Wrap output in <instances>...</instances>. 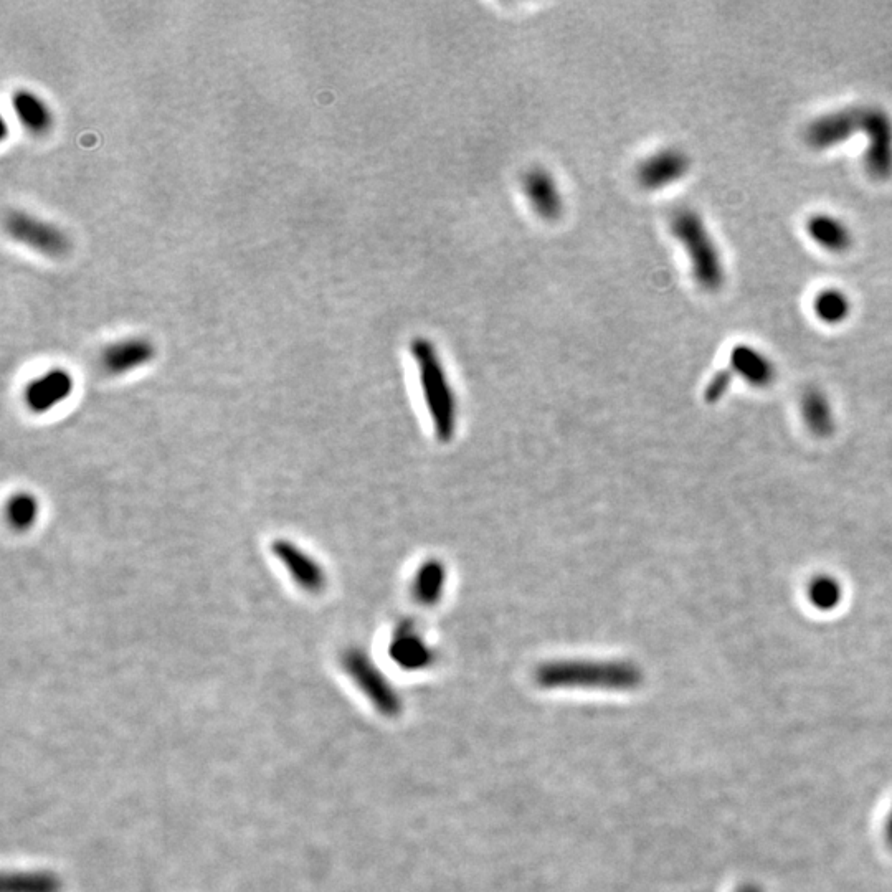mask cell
<instances>
[{"label": "cell", "mask_w": 892, "mask_h": 892, "mask_svg": "<svg viewBox=\"0 0 892 892\" xmlns=\"http://www.w3.org/2000/svg\"><path fill=\"white\" fill-rule=\"evenodd\" d=\"M641 681V669L630 661H552L536 671V683L544 689L630 691L638 688Z\"/></svg>", "instance_id": "cell-1"}, {"label": "cell", "mask_w": 892, "mask_h": 892, "mask_svg": "<svg viewBox=\"0 0 892 892\" xmlns=\"http://www.w3.org/2000/svg\"><path fill=\"white\" fill-rule=\"evenodd\" d=\"M412 356L417 364L418 380L422 385L423 400L427 405L428 417L432 420L435 437L440 442L448 443L455 435L458 410L455 392L442 359L432 342L423 337H417L412 342Z\"/></svg>", "instance_id": "cell-2"}, {"label": "cell", "mask_w": 892, "mask_h": 892, "mask_svg": "<svg viewBox=\"0 0 892 892\" xmlns=\"http://www.w3.org/2000/svg\"><path fill=\"white\" fill-rule=\"evenodd\" d=\"M669 228L688 253L696 283L706 291L721 290L726 273L719 248L712 240L703 217L696 210L679 209L671 215Z\"/></svg>", "instance_id": "cell-3"}, {"label": "cell", "mask_w": 892, "mask_h": 892, "mask_svg": "<svg viewBox=\"0 0 892 892\" xmlns=\"http://www.w3.org/2000/svg\"><path fill=\"white\" fill-rule=\"evenodd\" d=\"M342 668L346 669L347 676L366 694L377 711L387 717L399 716L402 711L399 693L364 651L354 648L347 650L342 655Z\"/></svg>", "instance_id": "cell-4"}, {"label": "cell", "mask_w": 892, "mask_h": 892, "mask_svg": "<svg viewBox=\"0 0 892 892\" xmlns=\"http://www.w3.org/2000/svg\"><path fill=\"white\" fill-rule=\"evenodd\" d=\"M863 134L868 138L864 167L874 181L892 177V118L879 106H864Z\"/></svg>", "instance_id": "cell-5"}, {"label": "cell", "mask_w": 892, "mask_h": 892, "mask_svg": "<svg viewBox=\"0 0 892 892\" xmlns=\"http://www.w3.org/2000/svg\"><path fill=\"white\" fill-rule=\"evenodd\" d=\"M7 232L15 242L32 248L48 258H62L70 252V238L53 223L22 214L19 210L10 212L7 217Z\"/></svg>", "instance_id": "cell-6"}, {"label": "cell", "mask_w": 892, "mask_h": 892, "mask_svg": "<svg viewBox=\"0 0 892 892\" xmlns=\"http://www.w3.org/2000/svg\"><path fill=\"white\" fill-rule=\"evenodd\" d=\"M863 123L864 106L823 114L808 124L805 141L815 151H826L845 143L859 131L863 133Z\"/></svg>", "instance_id": "cell-7"}, {"label": "cell", "mask_w": 892, "mask_h": 892, "mask_svg": "<svg viewBox=\"0 0 892 892\" xmlns=\"http://www.w3.org/2000/svg\"><path fill=\"white\" fill-rule=\"evenodd\" d=\"M271 552L276 559L280 560L291 579L295 580V584L306 592L319 594L328 584V577H326L323 565L311 557V554L296 546L295 542L288 541V539H276L271 544Z\"/></svg>", "instance_id": "cell-8"}, {"label": "cell", "mask_w": 892, "mask_h": 892, "mask_svg": "<svg viewBox=\"0 0 892 892\" xmlns=\"http://www.w3.org/2000/svg\"><path fill=\"white\" fill-rule=\"evenodd\" d=\"M689 157L679 149H663L646 157L636 171V179L643 189L660 190L681 181L689 172Z\"/></svg>", "instance_id": "cell-9"}, {"label": "cell", "mask_w": 892, "mask_h": 892, "mask_svg": "<svg viewBox=\"0 0 892 892\" xmlns=\"http://www.w3.org/2000/svg\"><path fill=\"white\" fill-rule=\"evenodd\" d=\"M389 655L400 668L410 671L428 668L435 661V651L428 645L413 620H404L395 627Z\"/></svg>", "instance_id": "cell-10"}, {"label": "cell", "mask_w": 892, "mask_h": 892, "mask_svg": "<svg viewBox=\"0 0 892 892\" xmlns=\"http://www.w3.org/2000/svg\"><path fill=\"white\" fill-rule=\"evenodd\" d=\"M522 192L537 217L547 222L559 220L564 214V199L554 177L541 167H534L522 177Z\"/></svg>", "instance_id": "cell-11"}, {"label": "cell", "mask_w": 892, "mask_h": 892, "mask_svg": "<svg viewBox=\"0 0 892 892\" xmlns=\"http://www.w3.org/2000/svg\"><path fill=\"white\" fill-rule=\"evenodd\" d=\"M75 380L65 369H52L30 382L25 389L24 400L34 413L50 412L72 395Z\"/></svg>", "instance_id": "cell-12"}, {"label": "cell", "mask_w": 892, "mask_h": 892, "mask_svg": "<svg viewBox=\"0 0 892 892\" xmlns=\"http://www.w3.org/2000/svg\"><path fill=\"white\" fill-rule=\"evenodd\" d=\"M156 356L152 342L143 337H128L106 347L101 354V366L106 374L124 375L146 366Z\"/></svg>", "instance_id": "cell-13"}, {"label": "cell", "mask_w": 892, "mask_h": 892, "mask_svg": "<svg viewBox=\"0 0 892 892\" xmlns=\"http://www.w3.org/2000/svg\"><path fill=\"white\" fill-rule=\"evenodd\" d=\"M731 367L732 372L741 375L745 382L754 387H767L775 379V367L769 357L745 344L732 349Z\"/></svg>", "instance_id": "cell-14"}, {"label": "cell", "mask_w": 892, "mask_h": 892, "mask_svg": "<svg viewBox=\"0 0 892 892\" xmlns=\"http://www.w3.org/2000/svg\"><path fill=\"white\" fill-rule=\"evenodd\" d=\"M446 585V567L442 560L428 559L418 567L412 580V597L423 607L437 605Z\"/></svg>", "instance_id": "cell-15"}, {"label": "cell", "mask_w": 892, "mask_h": 892, "mask_svg": "<svg viewBox=\"0 0 892 892\" xmlns=\"http://www.w3.org/2000/svg\"><path fill=\"white\" fill-rule=\"evenodd\" d=\"M12 106L20 123L30 133L42 136L47 134L53 126V114L47 103L29 90L15 91L12 96Z\"/></svg>", "instance_id": "cell-16"}, {"label": "cell", "mask_w": 892, "mask_h": 892, "mask_svg": "<svg viewBox=\"0 0 892 892\" xmlns=\"http://www.w3.org/2000/svg\"><path fill=\"white\" fill-rule=\"evenodd\" d=\"M807 230L813 242L828 252H846L853 243L850 228L831 215H813L812 219L808 220Z\"/></svg>", "instance_id": "cell-17"}, {"label": "cell", "mask_w": 892, "mask_h": 892, "mask_svg": "<svg viewBox=\"0 0 892 892\" xmlns=\"http://www.w3.org/2000/svg\"><path fill=\"white\" fill-rule=\"evenodd\" d=\"M813 311L826 324H840L850 316L851 303L840 290H823L813 299Z\"/></svg>", "instance_id": "cell-18"}, {"label": "cell", "mask_w": 892, "mask_h": 892, "mask_svg": "<svg viewBox=\"0 0 892 892\" xmlns=\"http://www.w3.org/2000/svg\"><path fill=\"white\" fill-rule=\"evenodd\" d=\"M808 600L820 612H831L843 600V587L840 580L831 575H817L808 585Z\"/></svg>", "instance_id": "cell-19"}, {"label": "cell", "mask_w": 892, "mask_h": 892, "mask_svg": "<svg viewBox=\"0 0 892 892\" xmlns=\"http://www.w3.org/2000/svg\"><path fill=\"white\" fill-rule=\"evenodd\" d=\"M803 415L808 427L812 428L817 435H828L833 428V415H831V407L825 395L820 392H810L803 399Z\"/></svg>", "instance_id": "cell-20"}, {"label": "cell", "mask_w": 892, "mask_h": 892, "mask_svg": "<svg viewBox=\"0 0 892 892\" xmlns=\"http://www.w3.org/2000/svg\"><path fill=\"white\" fill-rule=\"evenodd\" d=\"M38 518V501L34 494L17 493L7 503V519L15 531H27Z\"/></svg>", "instance_id": "cell-21"}, {"label": "cell", "mask_w": 892, "mask_h": 892, "mask_svg": "<svg viewBox=\"0 0 892 892\" xmlns=\"http://www.w3.org/2000/svg\"><path fill=\"white\" fill-rule=\"evenodd\" d=\"M58 883L48 874H19L12 876V884H5V892H57Z\"/></svg>", "instance_id": "cell-22"}, {"label": "cell", "mask_w": 892, "mask_h": 892, "mask_svg": "<svg viewBox=\"0 0 892 892\" xmlns=\"http://www.w3.org/2000/svg\"><path fill=\"white\" fill-rule=\"evenodd\" d=\"M732 382V371H724L719 372V374L714 375V379L711 380V384L707 385L706 390V399L707 402H717V400L722 399V395L726 394L729 387H731Z\"/></svg>", "instance_id": "cell-23"}, {"label": "cell", "mask_w": 892, "mask_h": 892, "mask_svg": "<svg viewBox=\"0 0 892 892\" xmlns=\"http://www.w3.org/2000/svg\"><path fill=\"white\" fill-rule=\"evenodd\" d=\"M888 838H889V841H891V843H892V813H891V817H889Z\"/></svg>", "instance_id": "cell-24"}, {"label": "cell", "mask_w": 892, "mask_h": 892, "mask_svg": "<svg viewBox=\"0 0 892 892\" xmlns=\"http://www.w3.org/2000/svg\"><path fill=\"white\" fill-rule=\"evenodd\" d=\"M742 892H757V891H755V889H747V891H742Z\"/></svg>", "instance_id": "cell-25"}]
</instances>
